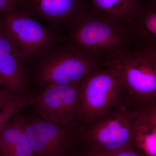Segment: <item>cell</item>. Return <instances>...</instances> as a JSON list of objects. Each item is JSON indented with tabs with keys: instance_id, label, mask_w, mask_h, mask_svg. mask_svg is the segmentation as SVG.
<instances>
[{
	"instance_id": "cell-16",
	"label": "cell",
	"mask_w": 156,
	"mask_h": 156,
	"mask_svg": "<svg viewBox=\"0 0 156 156\" xmlns=\"http://www.w3.org/2000/svg\"><path fill=\"white\" fill-rule=\"evenodd\" d=\"M77 156H146L137 150L124 148L114 151L89 150L79 152Z\"/></svg>"
},
{
	"instance_id": "cell-15",
	"label": "cell",
	"mask_w": 156,
	"mask_h": 156,
	"mask_svg": "<svg viewBox=\"0 0 156 156\" xmlns=\"http://www.w3.org/2000/svg\"><path fill=\"white\" fill-rule=\"evenodd\" d=\"M136 111L137 122L156 129V101L139 107Z\"/></svg>"
},
{
	"instance_id": "cell-7",
	"label": "cell",
	"mask_w": 156,
	"mask_h": 156,
	"mask_svg": "<svg viewBox=\"0 0 156 156\" xmlns=\"http://www.w3.org/2000/svg\"><path fill=\"white\" fill-rule=\"evenodd\" d=\"M26 132L34 156H73L80 131L79 125L66 126L42 118H23Z\"/></svg>"
},
{
	"instance_id": "cell-3",
	"label": "cell",
	"mask_w": 156,
	"mask_h": 156,
	"mask_svg": "<svg viewBox=\"0 0 156 156\" xmlns=\"http://www.w3.org/2000/svg\"><path fill=\"white\" fill-rule=\"evenodd\" d=\"M104 66L113 70L119 80L123 105L136 110L156 101V59L128 51Z\"/></svg>"
},
{
	"instance_id": "cell-13",
	"label": "cell",
	"mask_w": 156,
	"mask_h": 156,
	"mask_svg": "<svg viewBox=\"0 0 156 156\" xmlns=\"http://www.w3.org/2000/svg\"><path fill=\"white\" fill-rule=\"evenodd\" d=\"M139 0H91L95 11L124 23L129 19Z\"/></svg>"
},
{
	"instance_id": "cell-4",
	"label": "cell",
	"mask_w": 156,
	"mask_h": 156,
	"mask_svg": "<svg viewBox=\"0 0 156 156\" xmlns=\"http://www.w3.org/2000/svg\"><path fill=\"white\" fill-rule=\"evenodd\" d=\"M62 41L36 58L39 59L37 78L44 88L51 85H67L82 82L90 73L103 66L73 47L66 40V43H60Z\"/></svg>"
},
{
	"instance_id": "cell-10",
	"label": "cell",
	"mask_w": 156,
	"mask_h": 156,
	"mask_svg": "<svg viewBox=\"0 0 156 156\" xmlns=\"http://www.w3.org/2000/svg\"><path fill=\"white\" fill-rule=\"evenodd\" d=\"M26 65L0 19V83L12 95L26 94Z\"/></svg>"
},
{
	"instance_id": "cell-9",
	"label": "cell",
	"mask_w": 156,
	"mask_h": 156,
	"mask_svg": "<svg viewBox=\"0 0 156 156\" xmlns=\"http://www.w3.org/2000/svg\"><path fill=\"white\" fill-rule=\"evenodd\" d=\"M20 7L32 17L48 23L56 32L55 29L62 27L67 30L89 5L87 0H22Z\"/></svg>"
},
{
	"instance_id": "cell-14",
	"label": "cell",
	"mask_w": 156,
	"mask_h": 156,
	"mask_svg": "<svg viewBox=\"0 0 156 156\" xmlns=\"http://www.w3.org/2000/svg\"><path fill=\"white\" fill-rule=\"evenodd\" d=\"M136 147L146 156H156V129L136 121Z\"/></svg>"
},
{
	"instance_id": "cell-17",
	"label": "cell",
	"mask_w": 156,
	"mask_h": 156,
	"mask_svg": "<svg viewBox=\"0 0 156 156\" xmlns=\"http://www.w3.org/2000/svg\"><path fill=\"white\" fill-rule=\"evenodd\" d=\"M27 95H12L4 89H0V109L4 110L13 106L24 99Z\"/></svg>"
},
{
	"instance_id": "cell-6",
	"label": "cell",
	"mask_w": 156,
	"mask_h": 156,
	"mask_svg": "<svg viewBox=\"0 0 156 156\" xmlns=\"http://www.w3.org/2000/svg\"><path fill=\"white\" fill-rule=\"evenodd\" d=\"M81 99L78 123L85 125L112 109L123 105L119 78L112 69L94 70L81 82Z\"/></svg>"
},
{
	"instance_id": "cell-8",
	"label": "cell",
	"mask_w": 156,
	"mask_h": 156,
	"mask_svg": "<svg viewBox=\"0 0 156 156\" xmlns=\"http://www.w3.org/2000/svg\"><path fill=\"white\" fill-rule=\"evenodd\" d=\"M81 82L44 87L33 105L41 118L66 126L79 125L78 114L81 99Z\"/></svg>"
},
{
	"instance_id": "cell-20",
	"label": "cell",
	"mask_w": 156,
	"mask_h": 156,
	"mask_svg": "<svg viewBox=\"0 0 156 156\" xmlns=\"http://www.w3.org/2000/svg\"><path fill=\"white\" fill-rule=\"evenodd\" d=\"M152 1H153L154 2L156 3V0H152Z\"/></svg>"
},
{
	"instance_id": "cell-12",
	"label": "cell",
	"mask_w": 156,
	"mask_h": 156,
	"mask_svg": "<svg viewBox=\"0 0 156 156\" xmlns=\"http://www.w3.org/2000/svg\"><path fill=\"white\" fill-rule=\"evenodd\" d=\"M0 156H34L22 117L9 120L0 128Z\"/></svg>"
},
{
	"instance_id": "cell-5",
	"label": "cell",
	"mask_w": 156,
	"mask_h": 156,
	"mask_svg": "<svg viewBox=\"0 0 156 156\" xmlns=\"http://www.w3.org/2000/svg\"><path fill=\"white\" fill-rule=\"evenodd\" d=\"M0 19L26 64L65 39L20 6L0 12Z\"/></svg>"
},
{
	"instance_id": "cell-19",
	"label": "cell",
	"mask_w": 156,
	"mask_h": 156,
	"mask_svg": "<svg viewBox=\"0 0 156 156\" xmlns=\"http://www.w3.org/2000/svg\"><path fill=\"white\" fill-rule=\"evenodd\" d=\"M22 0H0V12L20 6Z\"/></svg>"
},
{
	"instance_id": "cell-2",
	"label": "cell",
	"mask_w": 156,
	"mask_h": 156,
	"mask_svg": "<svg viewBox=\"0 0 156 156\" xmlns=\"http://www.w3.org/2000/svg\"><path fill=\"white\" fill-rule=\"evenodd\" d=\"M136 110L124 105L112 109L91 122L80 125L77 147L81 151L137 150L135 140Z\"/></svg>"
},
{
	"instance_id": "cell-18",
	"label": "cell",
	"mask_w": 156,
	"mask_h": 156,
	"mask_svg": "<svg viewBox=\"0 0 156 156\" xmlns=\"http://www.w3.org/2000/svg\"><path fill=\"white\" fill-rule=\"evenodd\" d=\"M20 108L18 105L11 106L9 108L0 111V128L3 125L9 122L14 115L20 109Z\"/></svg>"
},
{
	"instance_id": "cell-1",
	"label": "cell",
	"mask_w": 156,
	"mask_h": 156,
	"mask_svg": "<svg viewBox=\"0 0 156 156\" xmlns=\"http://www.w3.org/2000/svg\"><path fill=\"white\" fill-rule=\"evenodd\" d=\"M66 40L82 53L104 66L131 50L125 24L86 9L69 27Z\"/></svg>"
},
{
	"instance_id": "cell-11",
	"label": "cell",
	"mask_w": 156,
	"mask_h": 156,
	"mask_svg": "<svg viewBox=\"0 0 156 156\" xmlns=\"http://www.w3.org/2000/svg\"><path fill=\"white\" fill-rule=\"evenodd\" d=\"M125 25L131 50H156V3L139 0Z\"/></svg>"
}]
</instances>
